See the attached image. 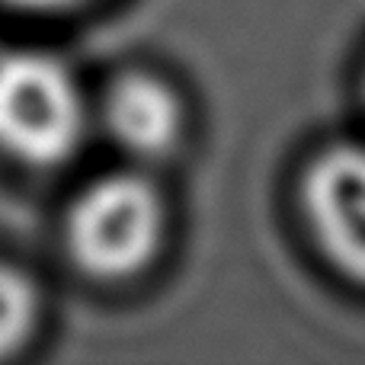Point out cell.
I'll list each match as a JSON object with an SVG mask.
<instances>
[{"instance_id": "cell-1", "label": "cell", "mask_w": 365, "mask_h": 365, "mask_svg": "<svg viewBox=\"0 0 365 365\" xmlns=\"http://www.w3.org/2000/svg\"><path fill=\"white\" fill-rule=\"evenodd\" d=\"M87 132L74 74L32 48L0 55V151L29 167L64 164Z\"/></svg>"}, {"instance_id": "cell-2", "label": "cell", "mask_w": 365, "mask_h": 365, "mask_svg": "<svg viewBox=\"0 0 365 365\" xmlns=\"http://www.w3.org/2000/svg\"><path fill=\"white\" fill-rule=\"evenodd\" d=\"M164 202L141 173L90 182L68 218L77 263L100 279H125L151 263L164 237Z\"/></svg>"}, {"instance_id": "cell-3", "label": "cell", "mask_w": 365, "mask_h": 365, "mask_svg": "<svg viewBox=\"0 0 365 365\" xmlns=\"http://www.w3.org/2000/svg\"><path fill=\"white\" fill-rule=\"evenodd\" d=\"M302 205L324 257L365 285V148L336 145L317 154L302 182Z\"/></svg>"}, {"instance_id": "cell-4", "label": "cell", "mask_w": 365, "mask_h": 365, "mask_svg": "<svg viewBox=\"0 0 365 365\" xmlns=\"http://www.w3.org/2000/svg\"><path fill=\"white\" fill-rule=\"evenodd\" d=\"M103 119L125 154L158 160L177 148L182 135V103L164 81L132 74L109 90Z\"/></svg>"}, {"instance_id": "cell-5", "label": "cell", "mask_w": 365, "mask_h": 365, "mask_svg": "<svg viewBox=\"0 0 365 365\" xmlns=\"http://www.w3.org/2000/svg\"><path fill=\"white\" fill-rule=\"evenodd\" d=\"M36 324V292L16 269L0 266V359L16 353Z\"/></svg>"}, {"instance_id": "cell-6", "label": "cell", "mask_w": 365, "mask_h": 365, "mask_svg": "<svg viewBox=\"0 0 365 365\" xmlns=\"http://www.w3.org/2000/svg\"><path fill=\"white\" fill-rule=\"evenodd\" d=\"M10 6H19V10H61V6L81 4V0H4Z\"/></svg>"}]
</instances>
